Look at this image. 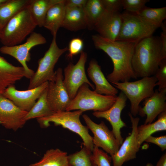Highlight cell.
Returning <instances> with one entry per match:
<instances>
[{"label":"cell","instance_id":"1","mask_svg":"<svg viewBox=\"0 0 166 166\" xmlns=\"http://www.w3.org/2000/svg\"><path fill=\"white\" fill-rule=\"evenodd\" d=\"M92 38L96 48L105 53L111 59L113 65L112 72L107 76L111 83L129 81L137 79L132 65L134 48L138 42L112 41L93 35Z\"/></svg>","mask_w":166,"mask_h":166},{"label":"cell","instance_id":"2","mask_svg":"<svg viewBox=\"0 0 166 166\" xmlns=\"http://www.w3.org/2000/svg\"><path fill=\"white\" fill-rule=\"evenodd\" d=\"M163 59L160 37L152 35L141 40L136 45L132 60V68L137 78L154 76Z\"/></svg>","mask_w":166,"mask_h":166},{"label":"cell","instance_id":"3","mask_svg":"<svg viewBox=\"0 0 166 166\" xmlns=\"http://www.w3.org/2000/svg\"><path fill=\"white\" fill-rule=\"evenodd\" d=\"M83 113L81 110L58 111L37 119L42 127H47L52 122L76 133L82 138L83 145L92 152L94 147L93 137L89 134L87 127L82 124L80 119Z\"/></svg>","mask_w":166,"mask_h":166},{"label":"cell","instance_id":"4","mask_svg":"<svg viewBox=\"0 0 166 166\" xmlns=\"http://www.w3.org/2000/svg\"><path fill=\"white\" fill-rule=\"evenodd\" d=\"M37 26L31 14L29 5L4 26L0 36V42L4 46L18 45L32 33Z\"/></svg>","mask_w":166,"mask_h":166},{"label":"cell","instance_id":"5","mask_svg":"<svg viewBox=\"0 0 166 166\" xmlns=\"http://www.w3.org/2000/svg\"><path fill=\"white\" fill-rule=\"evenodd\" d=\"M121 14L122 24L116 41L138 42L152 35L159 27L136 14L125 11Z\"/></svg>","mask_w":166,"mask_h":166},{"label":"cell","instance_id":"6","mask_svg":"<svg viewBox=\"0 0 166 166\" xmlns=\"http://www.w3.org/2000/svg\"><path fill=\"white\" fill-rule=\"evenodd\" d=\"M86 83L79 88L75 97L71 100L65 111L89 110L103 112L109 109L115 102L117 96L98 94L91 90Z\"/></svg>","mask_w":166,"mask_h":166},{"label":"cell","instance_id":"7","mask_svg":"<svg viewBox=\"0 0 166 166\" xmlns=\"http://www.w3.org/2000/svg\"><path fill=\"white\" fill-rule=\"evenodd\" d=\"M157 80L154 76L142 77L132 82L112 83L126 96L130 103V113L134 117L138 114L140 104L154 93Z\"/></svg>","mask_w":166,"mask_h":166},{"label":"cell","instance_id":"8","mask_svg":"<svg viewBox=\"0 0 166 166\" xmlns=\"http://www.w3.org/2000/svg\"><path fill=\"white\" fill-rule=\"evenodd\" d=\"M68 50L66 47L60 49L56 42V36H53L48 50L38 61V69L30 79L28 89L36 88L44 82L49 81L53 77L54 69L60 57Z\"/></svg>","mask_w":166,"mask_h":166},{"label":"cell","instance_id":"9","mask_svg":"<svg viewBox=\"0 0 166 166\" xmlns=\"http://www.w3.org/2000/svg\"><path fill=\"white\" fill-rule=\"evenodd\" d=\"M87 58V53L82 50L76 64L70 62L64 69L63 83L71 100L75 97L79 88L84 84L86 83L93 90L95 89L94 85L89 80L85 73V65Z\"/></svg>","mask_w":166,"mask_h":166},{"label":"cell","instance_id":"10","mask_svg":"<svg viewBox=\"0 0 166 166\" xmlns=\"http://www.w3.org/2000/svg\"><path fill=\"white\" fill-rule=\"evenodd\" d=\"M46 42L45 38L41 34L33 32L24 43L12 46L3 45L0 48V52L16 59L24 69L26 74V77L30 79L35 72L29 68L26 63L31 59L30 51L34 47L45 44Z\"/></svg>","mask_w":166,"mask_h":166},{"label":"cell","instance_id":"11","mask_svg":"<svg viewBox=\"0 0 166 166\" xmlns=\"http://www.w3.org/2000/svg\"><path fill=\"white\" fill-rule=\"evenodd\" d=\"M89 129L93 134V141L94 146L101 148L111 156L118 151L120 145L104 121L97 124L93 121L86 114L82 115Z\"/></svg>","mask_w":166,"mask_h":166},{"label":"cell","instance_id":"12","mask_svg":"<svg viewBox=\"0 0 166 166\" xmlns=\"http://www.w3.org/2000/svg\"><path fill=\"white\" fill-rule=\"evenodd\" d=\"M63 78L62 69L59 68L55 71L53 78L49 81L47 101L54 112L65 111L71 101L64 85Z\"/></svg>","mask_w":166,"mask_h":166},{"label":"cell","instance_id":"13","mask_svg":"<svg viewBox=\"0 0 166 166\" xmlns=\"http://www.w3.org/2000/svg\"><path fill=\"white\" fill-rule=\"evenodd\" d=\"M49 81L32 89L20 91L14 85L9 86L2 94L21 109L28 112L33 107L37 100L46 89Z\"/></svg>","mask_w":166,"mask_h":166},{"label":"cell","instance_id":"14","mask_svg":"<svg viewBox=\"0 0 166 166\" xmlns=\"http://www.w3.org/2000/svg\"><path fill=\"white\" fill-rule=\"evenodd\" d=\"M128 116L132 125V132L123 141L117 152L111 156L113 166H122L125 162L135 159L140 147L137 136V128L140 118L134 117L130 113Z\"/></svg>","mask_w":166,"mask_h":166},{"label":"cell","instance_id":"15","mask_svg":"<svg viewBox=\"0 0 166 166\" xmlns=\"http://www.w3.org/2000/svg\"><path fill=\"white\" fill-rule=\"evenodd\" d=\"M127 98L121 91L117 96L116 100L113 105L108 109L103 112H94L93 115L98 118H103L108 121L111 124L112 130L120 146L123 141L121 129L126 126V124L121 117L122 111L126 106Z\"/></svg>","mask_w":166,"mask_h":166},{"label":"cell","instance_id":"16","mask_svg":"<svg viewBox=\"0 0 166 166\" xmlns=\"http://www.w3.org/2000/svg\"><path fill=\"white\" fill-rule=\"evenodd\" d=\"M27 112L0 94V124L5 128L16 131L22 128L26 122Z\"/></svg>","mask_w":166,"mask_h":166},{"label":"cell","instance_id":"17","mask_svg":"<svg viewBox=\"0 0 166 166\" xmlns=\"http://www.w3.org/2000/svg\"><path fill=\"white\" fill-rule=\"evenodd\" d=\"M122 22L121 14L120 12L105 10L94 30L101 37L116 41L120 31Z\"/></svg>","mask_w":166,"mask_h":166},{"label":"cell","instance_id":"18","mask_svg":"<svg viewBox=\"0 0 166 166\" xmlns=\"http://www.w3.org/2000/svg\"><path fill=\"white\" fill-rule=\"evenodd\" d=\"M143 106H140L138 114L141 117L146 116L145 124L152 123L161 113L166 111V89L154 90L150 97L144 100Z\"/></svg>","mask_w":166,"mask_h":166},{"label":"cell","instance_id":"19","mask_svg":"<svg viewBox=\"0 0 166 166\" xmlns=\"http://www.w3.org/2000/svg\"><path fill=\"white\" fill-rule=\"evenodd\" d=\"M87 72L88 77L95 84V92L101 95L117 96L118 89L109 83L95 60L92 59L90 61Z\"/></svg>","mask_w":166,"mask_h":166},{"label":"cell","instance_id":"20","mask_svg":"<svg viewBox=\"0 0 166 166\" xmlns=\"http://www.w3.org/2000/svg\"><path fill=\"white\" fill-rule=\"evenodd\" d=\"M26 77L25 70L22 66H14L0 56V94L9 86Z\"/></svg>","mask_w":166,"mask_h":166},{"label":"cell","instance_id":"21","mask_svg":"<svg viewBox=\"0 0 166 166\" xmlns=\"http://www.w3.org/2000/svg\"><path fill=\"white\" fill-rule=\"evenodd\" d=\"M65 0L54 4L49 10L46 14L43 26L50 32L53 36H56L64 18L66 7Z\"/></svg>","mask_w":166,"mask_h":166},{"label":"cell","instance_id":"22","mask_svg":"<svg viewBox=\"0 0 166 166\" xmlns=\"http://www.w3.org/2000/svg\"><path fill=\"white\" fill-rule=\"evenodd\" d=\"M61 27L74 32L87 28V22L84 8L66 7Z\"/></svg>","mask_w":166,"mask_h":166},{"label":"cell","instance_id":"23","mask_svg":"<svg viewBox=\"0 0 166 166\" xmlns=\"http://www.w3.org/2000/svg\"><path fill=\"white\" fill-rule=\"evenodd\" d=\"M63 0H31L29 7L31 15L37 26H43L46 14L53 5Z\"/></svg>","mask_w":166,"mask_h":166},{"label":"cell","instance_id":"24","mask_svg":"<svg viewBox=\"0 0 166 166\" xmlns=\"http://www.w3.org/2000/svg\"><path fill=\"white\" fill-rule=\"evenodd\" d=\"M66 152L58 148L47 150L38 162L29 166H69Z\"/></svg>","mask_w":166,"mask_h":166},{"label":"cell","instance_id":"25","mask_svg":"<svg viewBox=\"0 0 166 166\" xmlns=\"http://www.w3.org/2000/svg\"><path fill=\"white\" fill-rule=\"evenodd\" d=\"M166 130V111L160 114L157 120L154 123L138 126L137 136L139 144L140 146L145 139L153 133Z\"/></svg>","mask_w":166,"mask_h":166},{"label":"cell","instance_id":"26","mask_svg":"<svg viewBox=\"0 0 166 166\" xmlns=\"http://www.w3.org/2000/svg\"><path fill=\"white\" fill-rule=\"evenodd\" d=\"M30 1L31 0H7L0 5V21L3 27L10 19L28 6Z\"/></svg>","mask_w":166,"mask_h":166},{"label":"cell","instance_id":"27","mask_svg":"<svg viewBox=\"0 0 166 166\" xmlns=\"http://www.w3.org/2000/svg\"><path fill=\"white\" fill-rule=\"evenodd\" d=\"M87 28L89 30L94 27L105 11L102 0H87L84 8Z\"/></svg>","mask_w":166,"mask_h":166},{"label":"cell","instance_id":"28","mask_svg":"<svg viewBox=\"0 0 166 166\" xmlns=\"http://www.w3.org/2000/svg\"><path fill=\"white\" fill-rule=\"evenodd\" d=\"M47 88L38 99L33 107L27 112L25 117L26 121L32 119L47 116L54 113L47 101Z\"/></svg>","mask_w":166,"mask_h":166},{"label":"cell","instance_id":"29","mask_svg":"<svg viewBox=\"0 0 166 166\" xmlns=\"http://www.w3.org/2000/svg\"><path fill=\"white\" fill-rule=\"evenodd\" d=\"M68 161L69 166H94L92 152L84 146L80 151L68 155Z\"/></svg>","mask_w":166,"mask_h":166},{"label":"cell","instance_id":"30","mask_svg":"<svg viewBox=\"0 0 166 166\" xmlns=\"http://www.w3.org/2000/svg\"><path fill=\"white\" fill-rule=\"evenodd\" d=\"M136 14L160 27L166 18V7L151 8L146 6Z\"/></svg>","mask_w":166,"mask_h":166},{"label":"cell","instance_id":"31","mask_svg":"<svg viewBox=\"0 0 166 166\" xmlns=\"http://www.w3.org/2000/svg\"><path fill=\"white\" fill-rule=\"evenodd\" d=\"M92 157L94 166H111V156L94 146L92 151Z\"/></svg>","mask_w":166,"mask_h":166},{"label":"cell","instance_id":"32","mask_svg":"<svg viewBox=\"0 0 166 166\" xmlns=\"http://www.w3.org/2000/svg\"><path fill=\"white\" fill-rule=\"evenodd\" d=\"M148 0H122V8L125 11L137 14L145 7Z\"/></svg>","mask_w":166,"mask_h":166},{"label":"cell","instance_id":"33","mask_svg":"<svg viewBox=\"0 0 166 166\" xmlns=\"http://www.w3.org/2000/svg\"><path fill=\"white\" fill-rule=\"evenodd\" d=\"M154 76L157 80L156 86H158V91L166 89V58L161 60Z\"/></svg>","mask_w":166,"mask_h":166},{"label":"cell","instance_id":"34","mask_svg":"<svg viewBox=\"0 0 166 166\" xmlns=\"http://www.w3.org/2000/svg\"><path fill=\"white\" fill-rule=\"evenodd\" d=\"M83 47V42L81 38H77L72 39L69 44V53L67 55L68 59H72L73 57L82 51Z\"/></svg>","mask_w":166,"mask_h":166},{"label":"cell","instance_id":"35","mask_svg":"<svg viewBox=\"0 0 166 166\" xmlns=\"http://www.w3.org/2000/svg\"><path fill=\"white\" fill-rule=\"evenodd\" d=\"M105 10L120 12L122 8V0H102Z\"/></svg>","mask_w":166,"mask_h":166},{"label":"cell","instance_id":"36","mask_svg":"<svg viewBox=\"0 0 166 166\" xmlns=\"http://www.w3.org/2000/svg\"><path fill=\"white\" fill-rule=\"evenodd\" d=\"M144 141L156 145L160 148L162 151L166 149V135L159 137H154L151 135L148 137Z\"/></svg>","mask_w":166,"mask_h":166},{"label":"cell","instance_id":"37","mask_svg":"<svg viewBox=\"0 0 166 166\" xmlns=\"http://www.w3.org/2000/svg\"><path fill=\"white\" fill-rule=\"evenodd\" d=\"M160 27L162 31L160 37L162 44V53L164 59L166 58V24L164 22L162 24Z\"/></svg>","mask_w":166,"mask_h":166},{"label":"cell","instance_id":"38","mask_svg":"<svg viewBox=\"0 0 166 166\" xmlns=\"http://www.w3.org/2000/svg\"><path fill=\"white\" fill-rule=\"evenodd\" d=\"M87 0H65L66 8H84Z\"/></svg>","mask_w":166,"mask_h":166},{"label":"cell","instance_id":"39","mask_svg":"<svg viewBox=\"0 0 166 166\" xmlns=\"http://www.w3.org/2000/svg\"><path fill=\"white\" fill-rule=\"evenodd\" d=\"M155 166H166V153L161 156Z\"/></svg>","mask_w":166,"mask_h":166},{"label":"cell","instance_id":"40","mask_svg":"<svg viewBox=\"0 0 166 166\" xmlns=\"http://www.w3.org/2000/svg\"><path fill=\"white\" fill-rule=\"evenodd\" d=\"M3 26L1 22L0 21V37L1 35V34L2 32V31L3 28Z\"/></svg>","mask_w":166,"mask_h":166},{"label":"cell","instance_id":"41","mask_svg":"<svg viewBox=\"0 0 166 166\" xmlns=\"http://www.w3.org/2000/svg\"><path fill=\"white\" fill-rule=\"evenodd\" d=\"M7 0H0V5L6 2Z\"/></svg>","mask_w":166,"mask_h":166},{"label":"cell","instance_id":"42","mask_svg":"<svg viewBox=\"0 0 166 166\" xmlns=\"http://www.w3.org/2000/svg\"><path fill=\"white\" fill-rule=\"evenodd\" d=\"M146 166H154L152 164L150 163H148L146 164Z\"/></svg>","mask_w":166,"mask_h":166}]
</instances>
